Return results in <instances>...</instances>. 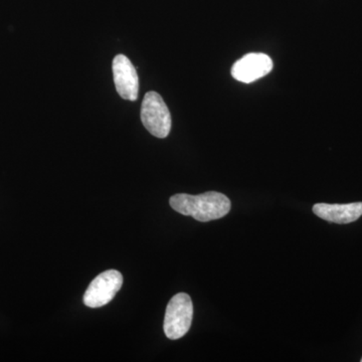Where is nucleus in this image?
<instances>
[{"label":"nucleus","mask_w":362,"mask_h":362,"mask_svg":"<svg viewBox=\"0 0 362 362\" xmlns=\"http://www.w3.org/2000/svg\"><path fill=\"white\" fill-rule=\"evenodd\" d=\"M170 206L183 216L206 223L223 218L230 211V201L225 194L207 192L199 195L178 194L170 197Z\"/></svg>","instance_id":"obj_1"},{"label":"nucleus","mask_w":362,"mask_h":362,"mask_svg":"<svg viewBox=\"0 0 362 362\" xmlns=\"http://www.w3.org/2000/svg\"><path fill=\"white\" fill-rule=\"evenodd\" d=\"M194 305L192 298L185 293H178L171 298L166 308L163 329L166 337L177 340L185 337L192 326Z\"/></svg>","instance_id":"obj_2"},{"label":"nucleus","mask_w":362,"mask_h":362,"mask_svg":"<svg viewBox=\"0 0 362 362\" xmlns=\"http://www.w3.org/2000/svg\"><path fill=\"white\" fill-rule=\"evenodd\" d=\"M141 121L150 134L161 139L168 137L171 129L170 112L158 93L151 90L145 95L141 107Z\"/></svg>","instance_id":"obj_3"},{"label":"nucleus","mask_w":362,"mask_h":362,"mask_svg":"<svg viewBox=\"0 0 362 362\" xmlns=\"http://www.w3.org/2000/svg\"><path fill=\"white\" fill-rule=\"evenodd\" d=\"M123 285V276L117 270L103 272L90 282L86 291L84 303L90 308H100L111 302L120 291Z\"/></svg>","instance_id":"obj_4"},{"label":"nucleus","mask_w":362,"mask_h":362,"mask_svg":"<svg viewBox=\"0 0 362 362\" xmlns=\"http://www.w3.org/2000/svg\"><path fill=\"white\" fill-rule=\"evenodd\" d=\"M114 83L117 93L124 100L136 101L139 92V80L135 66L124 54H118L113 59Z\"/></svg>","instance_id":"obj_5"},{"label":"nucleus","mask_w":362,"mask_h":362,"mask_svg":"<svg viewBox=\"0 0 362 362\" xmlns=\"http://www.w3.org/2000/svg\"><path fill=\"white\" fill-rule=\"evenodd\" d=\"M273 69L270 57L262 52H252L240 59L232 68L233 78L239 82L250 84L265 77Z\"/></svg>","instance_id":"obj_6"},{"label":"nucleus","mask_w":362,"mask_h":362,"mask_svg":"<svg viewBox=\"0 0 362 362\" xmlns=\"http://www.w3.org/2000/svg\"><path fill=\"white\" fill-rule=\"evenodd\" d=\"M313 213L329 223L340 225L354 223L362 216V202L346 204H316L313 206Z\"/></svg>","instance_id":"obj_7"},{"label":"nucleus","mask_w":362,"mask_h":362,"mask_svg":"<svg viewBox=\"0 0 362 362\" xmlns=\"http://www.w3.org/2000/svg\"><path fill=\"white\" fill-rule=\"evenodd\" d=\"M361 362H362V358H361Z\"/></svg>","instance_id":"obj_8"}]
</instances>
